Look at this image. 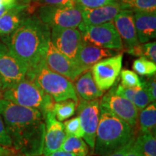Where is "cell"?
<instances>
[{
  "label": "cell",
  "instance_id": "4fadbf2b",
  "mask_svg": "<svg viewBox=\"0 0 156 156\" xmlns=\"http://www.w3.org/2000/svg\"><path fill=\"white\" fill-rule=\"evenodd\" d=\"M45 60L46 65L51 70L64 76L71 82H75L80 75L89 70L64 55L56 49L51 41Z\"/></svg>",
  "mask_w": 156,
  "mask_h": 156
},
{
  "label": "cell",
  "instance_id": "83f0119b",
  "mask_svg": "<svg viewBox=\"0 0 156 156\" xmlns=\"http://www.w3.org/2000/svg\"><path fill=\"white\" fill-rule=\"evenodd\" d=\"M121 84L124 87H142V80H140L137 74L135 72L129 69L121 70Z\"/></svg>",
  "mask_w": 156,
  "mask_h": 156
},
{
  "label": "cell",
  "instance_id": "d4e9b609",
  "mask_svg": "<svg viewBox=\"0 0 156 156\" xmlns=\"http://www.w3.org/2000/svg\"><path fill=\"white\" fill-rule=\"evenodd\" d=\"M142 156H156L155 135L151 133H142L135 138Z\"/></svg>",
  "mask_w": 156,
  "mask_h": 156
},
{
  "label": "cell",
  "instance_id": "7402d4cb",
  "mask_svg": "<svg viewBox=\"0 0 156 156\" xmlns=\"http://www.w3.org/2000/svg\"><path fill=\"white\" fill-rule=\"evenodd\" d=\"M61 150L73 153L76 156H87L89 153L88 145L82 137L68 136L64 140Z\"/></svg>",
  "mask_w": 156,
  "mask_h": 156
},
{
  "label": "cell",
  "instance_id": "d6986e66",
  "mask_svg": "<svg viewBox=\"0 0 156 156\" xmlns=\"http://www.w3.org/2000/svg\"><path fill=\"white\" fill-rule=\"evenodd\" d=\"M134 21L140 44L155 38L156 11L134 12Z\"/></svg>",
  "mask_w": 156,
  "mask_h": 156
},
{
  "label": "cell",
  "instance_id": "9c48e42d",
  "mask_svg": "<svg viewBox=\"0 0 156 156\" xmlns=\"http://www.w3.org/2000/svg\"><path fill=\"white\" fill-rule=\"evenodd\" d=\"M116 87V84L115 83L113 87L106 94L103 95L100 106L122 119L134 128L137 124L139 111L131 101L117 94L115 91Z\"/></svg>",
  "mask_w": 156,
  "mask_h": 156
},
{
  "label": "cell",
  "instance_id": "7bdbcfd3",
  "mask_svg": "<svg viewBox=\"0 0 156 156\" xmlns=\"http://www.w3.org/2000/svg\"><path fill=\"white\" fill-rule=\"evenodd\" d=\"M2 91L1 86H0V98H1V96H2Z\"/></svg>",
  "mask_w": 156,
  "mask_h": 156
},
{
  "label": "cell",
  "instance_id": "e0dca14e",
  "mask_svg": "<svg viewBox=\"0 0 156 156\" xmlns=\"http://www.w3.org/2000/svg\"><path fill=\"white\" fill-rule=\"evenodd\" d=\"M118 54V51L108 49L88 44L83 40L81 47L78 52L76 62L85 69L91 67L103 58L110 57Z\"/></svg>",
  "mask_w": 156,
  "mask_h": 156
},
{
  "label": "cell",
  "instance_id": "60d3db41",
  "mask_svg": "<svg viewBox=\"0 0 156 156\" xmlns=\"http://www.w3.org/2000/svg\"><path fill=\"white\" fill-rule=\"evenodd\" d=\"M20 2L22 3H25V4H29L28 3V0H20Z\"/></svg>",
  "mask_w": 156,
  "mask_h": 156
},
{
  "label": "cell",
  "instance_id": "7a4b0ae2",
  "mask_svg": "<svg viewBox=\"0 0 156 156\" xmlns=\"http://www.w3.org/2000/svg\"><path fill=\"white\" fill-rule=\"evenodd\" d=\"M50 41V27L36 15L27 17L12 34L2 38V42L28 70L45 58Z\"/></svg>",
  "mask_w": 156,
  "mask_h": 156
},
{
  "label": "cell",
  "instance_id": "277c9868",
  "mask_svg": "<svg viewBox=\"0 0 156 156\" xmlns=\"http://www.w3.org/2000/svg\"><path fill=\"white\" fill-rule=\"evenodd\" d=\"M25 78L49 95L55 102L68 99H71L76 103L79 102L73 82L51 70L46 65L45 58L36 67L28 69Z\"/></svg>",
  "mask_w": 156,
  "mask_h": 156
},
{
  "label": "cell",
  "instance_id": "74e56055",
  "mask_svg": "<svg viewBox=\"0 0 156 156\" xmlns=\"http://www.w3.org/2000/svg\"><path fill=\"white\" fill-rule=\"evenodd\" d=\"M17 151L13 147H7L0 145V156H6Z\"/></svg>",
  "mask_w": 156,
  "mask_h": 156
},
{
  "label": "cell",
  "instance_id": "9a60e30c",
  "mask_svg": "<svg viewBox=\"0 0 156 156\" xmlns=\"http://www.w3.org/2000/svg\"><path fill=\"white\" fill-rule=\"evenodd\" d=\"M113 21L126 48H132L140 44L134 25L133 12L122 9Z\"/></svg>",
  "mask_w": 156,
  "mask_h": 156
},
{
  "label": "cell",
  "instance_id": "f35d334b",
  "mask_svg": "<svg viewBox=\"0 0 156 156\" xmlns=\"http://www.w3.org/2000/svg\"><path fill=\"white\" fill-rule=\"evenodd\" d=\"M48 156H76L75 155H74L73 153H69V152L62 151V150H58V151H56L54 153H51L50 155H48Z\"/></svg>",
  "mask_w": 156,
  "mask_h": 156
},
{
  "label": "cell",
  "instance_id": "cb8c5ba5",
  "mask_svg": "<svg viewBox=\"0 0 156 156\" xmlns=\"http://www.w3.org/2000/svg\"><path fill=\"white\" fill-rule=\"evenodd\" d=\"M119 3L122 9L133 12L156 11V0H121Z\"/></svg>",
  "mask_w": 156,
  "mask_h": 156
},
{
  "label": "cell",
  "instance_id": "4316f807",
  "mask_svg": "<svg viewBox=\"0 0 156 156\" xmlns=\"http://www.w3.org/2000/svg\"><path fill=\"white\" fill-rule=\"evenodd\" d=\"M132 68L136 73L141 76L151 77V76L155 75V63L145 56H140V58L136 59L133 62Z\"/></svg>",
  "mask_w": 156,
  "mask_h": 156
},
{
  "label": "cell",
  "instance_id": "b9f144b4",
  "mask_svg": "<svg viewBox=\"0 0 156 156\" xmlns=\"http://www.w3.org/2000/svg\"><path fill=\"white\" fill-rule=\"evenodd\" d=\"M35 1H36V0H28V3L30 4L32 2H35Z\"/></svg>",
  "mask_w": 156,
  "mask_h": 156
},
{
  "label": "cell",
  "instance_id": "4dcf8cb0",
  "mask_svg": "<svg viewBox=\"0 0 156 156\" xmlns=\"http://www.w3.org/2000/svg\"><path fill=\"white\" fill-rule=\"evenodd\" d=\"M74 2L82 9H92L116 2L114 0H74Z\"/></svg>",
  "mask_w": 156,
  "mask_h": 156
},
{
  "label": "cell",
  "instance_id": "8992f818",
  "mask_svg": "<svg viewBox=\"0 0 156 156\" xmlns=\"http://www.w3.org/2000/svg\"><path fill=\"white\" fill-rule=\"evenodd\" d=\"M85 42L115 51L123 49L124 44L113 21L101 25H87L82 22L78 26Z\"/></svg>",
  "mask_w": 156,
  "mask_h": 156
},
{
  "label": "cell",
  "instance_id": "e575fe53",
  "mask_svg": "<svg viewBox=\"0 0 156 156\" xmlns=\"http://www.w3.org/2000/svg\"><path fill=\"white\" fill-rule=\"evenodd\" d=\"M20 2V0H0V17Z\"/></svg>",
  "mask_w": 156,
  "mask_h": 156
},
{
  "label": "cell",
  "instance_id": "7c38bea8",
  "mask_svg": "<svg viewBox=\"0 0 156 156\" xmlns=\"http://www.w3.org/2000/svg\"><path fill=\"white\" fill-rule=\"evenodd\" d=\"M51 42L64 55L76 62L83 38L80 32L76 28L52 27Z\"/></svg>",
  "mask_w": 156,
  "mask_h": 156
},
{
  "label": "cell",
  "instance_id": "603a6c76",
  "mask_svg": "<svg viewBox=\"0 0 156 156\" xmlns=\"http://www.w3.org/2000/svg\"><path fill=\"white\" fill-rule=\"evenodd\" d=\"M77 105V103L71 99L54 103L53 112L56 119L63 122L73 116L75 113Z\"/></svg>",
  "mask_w": 156,
  "mask_h": 156
},
{
  "label": "cell",
  "instance_id": "5bb4252c",
  "mask_svg": "<svg viewBox=\"0 0 156 156\" xmlns=\"http://www.w3.org/2000/svg\"><path fill=\"white\" fill-rule=\"evenodd\" d=\"M67 137L64 124L56 119L53 111L45 116V135L43 155L48 156L51 153L61 149Z\"/></svg>",
  "mask_w": 156,
  "mask_h": 156
},
{
  "label": "cell",
  "instance_id": "ab89813d",
  "mask_svg": "<svg viewBox=\"0 0 156 156\" xmlns=\"http://www.w3.org/2000/svg\"><path fill=\"white\" fill-rule=\"evenodd\" d=\"M6 156H26V155H25L24 154H23V153H19V151H15V152H14V153H11V154H9V155H6Z\"/></svg>",
  "mask_w": 156,
  "mask_h": 156
},
{
  "label": "cell",
  "instance_id": "836d02e7",
  "mask_svg": "<svg viewBox=\"0 0 156 156\" xmlns=\"http://www.w3.org/2000/svg\"><path fill=\"white\" fill-rule=\"evenodd\" d=\"M41 6H66L75 4L74 0H36Z\"/></svg>",
  "mask_w": 156,
  "mask_h": 156
},
{
  "label": "cell",
  "instance_id": "ac0fdd59",
  "mask_svg": "<svg viewBox=\"0 0 156 156\" xmlns=\"http://www.w3.org/2000/svg\"><path fill=\"white\" fill-rule=\"evenodd\" d=\"M122 9L118 2L96 8H83L82 9L83 21L87 25H92L111 22L114 20Z\"/></svg>",
  "mask_w": 156,
  "mask_h": 156
},
{
  "label": "cell",
  "instance_id": "ee69618b",
  "mask_svg": "<svg viewBox=\"0 0 156 156\" xmlns=\"http://www.w3.org/2000/svg\"><path fill=\"white\" fill-rule=\"evenodd\" d=\"M114 1H116V2H120L121 0H114Z\"/></svg>",
  "mask_w": 156,
  "mask_h": 156
},
{
  "label": "cell",
  "instance_id": "f1b7e54d",
  "mask_svg": "<svg viewBox=\"0 0 156 156\" xmlns=\"http://www.w3.org/2000/svg\"><path fill=\"white\" fill-rule=\"evenodd\" d=\"M64 130L68 136H75L78 137L83 136V130L82 129L80 119L78 116L73 117L69 120H66L64 123Z\"/></svg>",
  "mask_w": 156,
  "mask_h": 156
},
{
  "label": "cell",
  "instance_id": "5b68a950",
  "mask_svg": "<svg viewBox=\"0 0 156 156\" xmlns=\"http://www.w3.org/2000/svg\"><path fill=\"white\" fill-rule=\"evenodd\" d=\"M2 98L20 106L36 108L45 116L53 111L55 101L36 84L25 78L2 91Z\"/></svg>",
  "mask_w": 156,
  "mask_h": 156
},
{
  "label": "cell",
  "instance_id": "d6a6232c",
  "mask_svg": "<svg viewBox=\"0 0 156 156\" xmlns=\"http://www.w3.org/2000/svg\"><path fill=\"white\" fill-rule=\"evenodd\" d=\"M0 145L7 147H13L12 141L7 133L5 123L1 116H0Z\"/></svg>",
  "mask_w": 156,
  "mask_h": 156
},
{
  "label": "cell",
  "instance_id": "ffe728a7",
  "mask_svg": "<svg viewBox=\"0 0 156 156\" xmlns=\"http://www.w3.org/2000/svg\"><path fill=\"white\" fill-rule=\"evenodd\" d=\"M74 87L79 100L93 101L99 99L104 93L98 87L90 69L76 79Z\"/></svg>",
  "mask_w": 156,
  "mask_h": 156
},
{
  "label": "cell",
  "instance_id": "3957f363",
  "mask_svg": "<svg viewBox=\"0 0 156 156\" xmlns=\"http://www.w3.org/2000/svg\"><path fill=\"white\" fill-rule=\"evenodd\" d=\"M134 136L133 127L100 106L99 122L93 149L95 155H111L124 147Z\"/></svg>",
  "mask_w": 156,
  "mask_h": 156
},
{
  "label": "cell",
  "instance_id": "8fae6325",
  "mask_svg": "<svg viewBox=\"0 0 156 156\" xmlns=\"http://www.w3.org/2000/svg\"><path fill=\"white\" fill-rule=\"evenodd\" d=\"M123 54L107 57L93 66L91 69L95 84L103 92L112 87L118 79L122 67Z\"/></svg>",
  "mask_w": 156,
  "mask_h": 156
},
{
  "label": "cell",
  "instance_id": "2e32d148",
  "mask_svg": "<svg viewBox=\"0 0 156 156\" xmlns=\"http://www.w3.org/2000/svg\"><path fill=\"white\" fill-rule=\"evenodd\" d=\"M30 4L20 2L0 17V36H9L28 17Z\"/></svg>",
  "mask_w": 156,
  "mask_h": 156
},
{
  "label": "cell",
  "instance_id": "1f68e13d",
  "mask_svg": "<svg viewBox=\"0 0 156 156\" xmlns=\"http://www.w3.org/2000/svg\"><path fill=\"white\" fill-rule=\"evenodd\" d=\"M142 87L145 89L151 102H155L156 100V80L155 75L151 76L147 80L142 81Z\"/></svg>",
  "mask_w": 156,
  "mask_h": 156
},
{
  "label": "cell",
  "instance_id": "30bf717a",
  "mask_svg": "<svg viewBox=\"0 0 156 156\" xmlns=\"http://www.w3.org/2000/svg\"><path fill=\"white\" fill-rule=\"evenodd\" d=\"M77 111L83 130V138L93 151L100 116V101L80 100L77 105Z\"/></svg>",
  "mask_w": 156,
  "mask_h": 156
},
{
  "label": "cell",
  "instance_id": "d590c367",
  "mask_svg": "<svg viewBox=\"0 0 156 156\" xmlns=\"http://www.w3.org/2000/svg\"><path fill=\"white\" fill-rule=\"evenodd\" d=\"M125 156H142V154L140 151V148L136 143V140H134L132 142L131 146L128 149Z\"/></svg>",
  "mask_w": 156,
  "mask_h": 156
},
{
  "label": "cell",
  "instance_id": "f6af8a7d",
  "mask_svg": "<svg viewBox=\"0 0 156 156\" xmlns=\"http://www.w3.org/2000/svg\"><path fill=\"white\" fill-rule=\"evenodd\" d=\"M34 156H46V155H34Z\"/></svg>",
  "mask_w": 156,
  "mask_h": 156
},
{
  "label": "cell",
  "instance_id": "8d00e7d4",
  "mask_svg": "<svg viewBox=\"0 0 156 156\" xmlns=\"http://www.w3.org/2000/svg\"><path fill=\"white\" fill-rule=\"evenodd\" d=\"M134 140H135V136L132 138V139L130 140V141L128 143L126 144V145H124V147H122V148H120V149H119L118 151H115L114 153H112V154H111V155H109L108 156H125L126 152H127L128 149H129V148L130 146H131L132 143L134 142Z\"/></svg>",
  "mask_w": 156,
  "mask_h": 156
},
{
  "label": "cell",
  "instance_id": "52a82bcc",
  "mask_svg": "<svg viewBox=\"0 0 156 156\" xmlns=\"http://www.w3.org/2000/svg\"><path fill=\"white\" fill-rule=\"evenodd\" d=\"M38 17L50 28H77L83 22L82 9L75 4L66 6H41Z\"/></svg>",
  "mask_w": 156,
  "mask_h": 156
},
{
  "label": "cell",
  "instance_id": "f546056e",
  "mask_svg": "<svg viewBox=\"0 0 156 156\" xmlns=\"http://www.w3.org/2000/svg\"><path fill=\"white\" fill-rule=\"evenodd\" d=\"M132 103H133L138 111L145 108L148 104L151 103L150 98L142 87H137L133 96Z\"/></svg>",
  "mask_w": 156,
  "mask_h": 156
},
{
  "label": "cell",
  "instance_id": "484cf974",
  "mask_svg": "<svg viewBox=\"0 0 156 156\" xmlns=\"http://www.w3.org/2000/svg\"><path fill=\"white\" fill-rule=\"evenodd\" d=\"M128 54L134 56H145L153 62H156V43L150 42L139 44L126 50Z\"/></svg>",
  "mask_w": 156,
  "mask_h": 156
},
{
  "label": "cell",
  "instance_id": "ba28073f",
  "mask_svg": "<svg viewBox=\"0 0 156 156\" xmlns=\"http://www.w3.org/2000/svg\"><path fill=\"white\" fill-rule=\"evenodd\" d=\"M28 68L0 41V86L2 91L24 80Z\"/></svg>",
  "mask_w": 156,
  "mask_h": 156
},
{
  "label": "cell",
  "instance_id": "44dd1931",
  "mask_svg": "<svg viewBox=\"0 0 156 156\" xmlns=\"http://www.w3.org/2000/svg\"><path fill=\"white\" fill-rule=\"evenodd\" d=\"M139 119L140 129L142 133L155 134L156 126V104L151 102L141 110Z\"/></svg>",
  "mask_w": 156,
  "mask_h": 156
},
{
  "label": "cell",
  "instance_id": "6da1fadb",
  "mask_svg": "<svg viewBox=\"0 0 156 156\" xmlns=\"http://www.w3.org/2000/svg\"><path fill=\"white\" fill-rule=\"evenodd\" d=\"M0 116L16 151L26 156L42 155L45 118L40 111L0 98Z\"/></svg>",
  "mask_w": 156,
  "mask_h": 156
}]
</instances>
